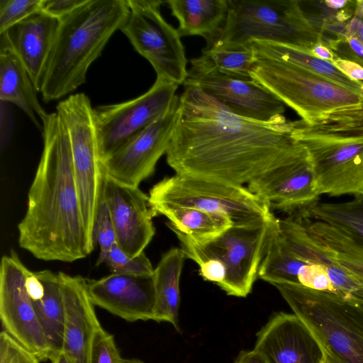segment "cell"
<instances>
[{"label": "cell", "mask_w": 363, "mask_h": 363, "mask_svg": "<svg viewBox=\"0 0 363 363\" xmlns=\"http://www.w3.org/2000/svg\"><path fill=\"white\" fill-rule=\"evenodd\" d=\"M129 13L121 28L134 49L152 66L157 78L178 85L187 77L181 36L162 17L158 0H127Z\"/></svg>", "instance_id": "30bf717a"}, {"label": "cell", "mask_w": 363, "mask_h": 363, "mask_svg": "<svg viewBox=\"0 0 363 363\" xmlns=\"http://www.w3.org/2000/svg\"><path fill=\"white\" fill-rule=\"evenodd\" d=\"M123 363H145V362L140 359L130 358V359H123Z\"/></svg>", "instance_id": "f907efd6"}, {"label": "cell", "mask_w": 363, "mask_h": 363, "mask_svg": "<svg viewBox=\"0 0 363 363\" xmlns=\"http://www.w3.org/2000/svg\"><path fill=\"white\" fill-rule=\"evenodd\" d=\"M324 44L329 47L337 58L351 61L363 67V41L352 35H340L326 39Z\"/></svg>", "instance_id": "74e56055"}, {"label": "cell", "mask_w": 363, "mask_h": 363, "mask_svg": "<svg viewBox=\"0 0 363 363\" xmlns=\"http://www.w3.org/2000/svg\"><path fill=\"white\" fill-rule=\"evenodd\" d=\"M167 226L176 234L185 256L198 264L201 277L220 287L227 274L223 262L211 255L202 245L193 240L178 229L168 224Z\"/></svg>", "instance_id": "d6a6232c"}, {"label": "cell", "mask_w": 363, "mask_h": 363, "mask_svg": "<svg viewBox=\"0 0 363 363\" xmlns=\"http://www.w3.org/2000/svg\"><path fill=\"white\" fill-rule=\"evenodd\" d=\"M94 306L128 322L154 320L156 289L153 275L113 274L87 281Z\"/></svg>", "instance_id": "d6986e66"}, {"label": "cell", "mask_w": 363, "mask_h": 363, "mask_svg": "<svg viewBox=\"0 0 363 363\" xmlns=\"http://www.w3.org/2000/svg\"><path fill=\"white\" fill-rule=\"evenodd\" d=\"M50 360L52 363H68L62 351L54 354Z\"/></svg>", "instance_id": "c3c4849f"}, {"label": "cell", "mask_w": 363, "mask_h": 363, "mask_svg": "<svg viewBox=\"0 0 363 363\" xmlns=\"http://www.w3.org/2000/svg\"><path fill=\"white\" fill-rule=\"evenodd\" d=\"M185 257L181 248H172L162 256L154 272L156 289L154 320L168 322L177 331H180L179 279Z\"/></svg>", "instance_id": "4316f807"}, {"label": "cell", "mask_w": 363, "mask_h": 363, "mask_svg": "<svg viewBox=\"0 0 363 363\" xmlns=\"http://www.w3.org/2000/svg\"><path fill=\"white\" fill-rule=\"evenodd\" d=\"M42 0H1L0 34L41 11Z\"/></svg>", "instance_id": "d590c367"}, {"label": "cell", "mask_w": 363, "mask_h": 363, "mask_svg": "<svg viewBox=\"0 0 363 363\" xmlns=\"http://www.w3.org/2000/svg\"><path fill=\"white\" fill-rule=\"evenodd\" d=\"M256 351L268 363H325L326 354L295 313H274L257 334Z\"/></svg>", "instance_id": "ac0fdd59"}, {"label": "cell", "mask_w": 363, "mask_h": 363, "mask_svg": "<svg viewBox=\"0 0 363 363\" xmlns=\"http://www.w3.org/2000/svg\"><path fill=\"white\" fill-rule=\"evenodd\" d=\"M352 3V1L343 0V1H325L323 4L328 9L335 11H340L349 6Z\"/></svg>", "instance_id": "bcb514c9"}, {"label": "cell", "mask_w": 363, "mask_h": 363, "mask_svg": "<svg viewBox=\"0 0 363 363\" xmlns=\"http://www.w3.org/2000/svg\"><path fill=\"white\" fill-rule=\"evenodd\" d=\"M58 274L65 310L62 351L68 363H90L93 338L101 325L89 295L87 280L78 275Z\"/></svg>", "instance_id": "ffe728a7"}, {"label": "cell", "mask_w": 363, "mask_h": 363, "mask_svg": "<svg viewBox=\"0 0 363 363\" xmlns=\"http://www.w3.org/2000/svg\"><path fill=\"white\" fill-rule=\"evenodd\" d=\"M56 112L68 133L84 227L94 247L92 229L102 182L94 108L86 95L77 93L59 102Z\"/></svg>", "instance_id": "9c48e42d"}, {"label": "cell", "mask_w": 363, "mask_h": 363, "mask_svg": "<svg viewBox=\"0 0 363 363\" xmlns=\"http://www.w3.org/2000/svg\"><path fill=\"white\" fill-rule=\"evenodd\" d=\"M312 238L339 264L363 281V244L325 223L309 218L298 220Z\"/></svg>", "instance_id": "83f0119b"}, {"label": "cell", "mask_w": 363, "mask_h": 363, "mask_svg": "<svg viewBox=\"0 0 363 363\" xmlns=\"http://www.w3.org/2000/svg\"><path fill=\"white\" fill-rule=\"evenodd\" d=\"M254 60L250 48L234 50L206 47L202 54L191 59L190 62L233 77L250 79Z\"/></svg>", "instance_id": "1f68e13d"}, {"label": "cell", "mask_w": 363, "mask_h": 363, "mask_svg": "<svg viewBox=\"0 0 363 363\" xmlns=\"http://www.w3.org/2000/svg\"><path fill=\"white\" fill-rule=\"evenodd\" d=\"M293 138L306 148L320 196L363 194V125L292 121Z\"/></svg>", "instance_id": "8992f818"}, {"label": "cell", "mask_w": 363, "mask_h": 363, "mask_svg": "<svg viewBox=\"0 0 363 363\" xmlns=\"http://www.w3.org/2000/svg\"><path fill=\"white\" fill-rule=\"evenodd\" d=\"M345 35L356 36L363 41V19L353 16L346 26Z\"/></svg>", "instance_id": "ee69618b"}, {"label": "cell", "mask_w": 363, "mask_h": 363, "mask_svg": "<svg viewBox=\"0 0 363 363\" xmlns=\"http://www.w3.org/2000/svg\"><path fill=\"white\" fill-rule=\"evenodd\" d=\"M250 77L308 124L335 110L363 102L360 94L306 69L269 58L255 57Z\"/></svg>", "instance_id": "52a82bcc"}, {"label": "cell", "mask_w": 363, "mask_h": 363, "mask_svg": "<svg viewBox=\"0 0 363 363\" xmlns=\"http://www.w3.org/2000/svg\"><path fill=\"white\" fill-rule=\"evenodd\" d=\"M311 53L323 60L334 62L337 58L332 50L324 43L316 45L312 50Z\"/></svg>", "instance_id": "f6af8a7d"}, {"label": "cell", "mask_w": 363, "mask_h": 363, "mask_svg": "<svg viewBox=\"0 0 363 363\" xmlns=\"http://www.w3.org/2000/svg\"><path fill=\"white\" fill-rule=\"evenodd\" d=\"M291 131L284 116L269 122L246 118L185 86L167 162L177 174L242 186L307 151Z\"/></svg>", "instance_id": "6da1fadb"}, {"label": "cell", "mask_w": 363, "mask_h": 363, "mask_svg": "<svg viewBox=\"0 0 363 363\" xmlns=\"http://www.w3.org/2000/svg\"><path fill=\"white\" fill-rule=\"evenodd\" d=\"M179 85L157 78L133 99L94 108L101 162L153 123L170 106Z\"/></svg>", "instance_id": "7c38bea8"}, {"label": "cell", "mask_w": 363, "mask_h": 363, "mask_svg": "<svg viewBox=\"0 0 363 363\" xmlns=\"http://www.w3.org/2000/svg\"><path fill=\"white\" fill-rule=\"evenodd\" d=\"M155 216L163 215L167 223L198 243L203 244L220 235L233 225L226 216L181 206H162L152 210Z\"/></svg>", "instance_id": "f1b7e54d"}, {"label": "cell", "mask_w": 363, "mask_h": 363, "mask_svg": "<svg viewBox=\"0 0 363 363\" xmlns=\"http://www.w3.org/2000/svg\"><path fill=\"white\" fill-rule=\"evenodd\" d=\"M250 47L255 58H269L301 67L363 95V82L351 79L333 63L320 59L310 52L264 40H253Z\"/></svg>", "instance_id": "d4e9b609"}, {"label": "cell", "mask_w": 363, "mask_h": 363, "mask_svg": "<svg viewBox=\"0 0 363 363\" xmlns=\"http://www.w3.org/2000/svg\"><path fill=\"white\" fill-rule=\"evenodd\" d=\"M279 227L281 239L296 257L326 269L337 294L347 297L363 291V281L339 264L312 238L303 224L287 216L279 218Z\"/></svg>", "instance_id": "7402d4cb"}, {"label": "cell", "mask_w": 363, "mask_h": 363, "mask_svg": "<svg viewBox=\"0 0 363 363\" xmlns=\"http://www.w3.org/2000/svg\"><path fill=\"white\" fill-rule=\"evenodd\" d=\"M308 263L296 257L281 239L279 230L271 240L261 262L258 277L272 284L298 285V277Z\"/></svg>", "instance_id": "4dcf8cb0"}, {"label": "cell", "mask_w": 363, "mask_h": 363, "mask_svg": "<svg viewBox=\"0 0 363 363\" xmlns=\"http://www.w3.org/2000/svg\"><path fill=\"white\" fill-rule=\"evenodd\" d=\"M294 313L310 328L330 363H363V309L337 294L276 284Z\"/></svg>", "instance_id": "5b68a950"}, {"label": "cell", "mask_w": 363, "mask_h": 363, "mask_svg": "<svg viewBox=\"0 0 363 363\" xmlns=\"http://www.w3.org/2000/svg\"><path fill=\"white\" fill-rule=\"evenodd\" d=\"M86 0H42L41 11L59 21L72 13Z\"/></svg>", "instance_id": "60d3db41"}, {"label": "cell", "mask_w": 363, "mask_h": 363, "mask_svg": "<svg viewBox=\"0 0 363 363\" xmlns=\"http://www.w3.org/2000/svg\"><path fill=\"white\" fill-rule=\"evenodd\" d=\"M301 218L325 223L363 244V194L345 202H318Z\"/></svg>", "instance_id": "f546056e"}, {"label": "cell", "mask_w": 363, "mask_h": 363, "mask_svg": "<svg viewBox=\"0 0 363 363\" xmlns=\"http://www.w3.org/2000/svg\"><path fill=\"white\" fill-rule=\"evenodd\" d=\"M354 16L363 19V0L356 1V8Z\"/></svg>", "instance_id": "681fc988"}, {"label": "cell", "mask_w": 363, "mask_h": 363, "mask_svg": "<svg viewBox=\"0 0 363 363\" xmlns=\"http://www.w3.org/2000/svg\"><path fill=\"white\" fill-rule=\"evenodd\" d=\"M128 13L127 0H86L60 21L40 89L44 101L60 99L85 83L90 65Z\"/></svg>", "instance_id": "3957f363"}, {"label": "cell", "mask_w": 363, "mask_h": 363, "mask_svg": "<svg viewBox=\"0 0 363 363\" xmlns=\"http://www.w3.org/2000/svg\"><path fill=\"white\" fill-rule=\"evenodd\" d=\"M148 196L152 210L194 208L225 215L233 225L254 224L274 216L269 203L247 187L177 174L155 184Z\"/></svg>", "instance_id": "ba28073f"}, {"label": "cell", "mask_w": 363, "mask_h": 363, "mask_svg": "<svg viewBox=\"0 0 363 363\" xmlns=\"http://www.w3.org/2000/svg\"><path fill=\"white\" fill-rule=\"evenodd\" d=\"M92 241L99 247L96 265L105 263L112 246L116 243V237L106 203L101 193L92 229Z\"/></svg>", "instance_id": "836d02e7"}, {"label": "cell", "mask_w": 363, "mask_h": 363, "mask_svg": "<svg viewBox=\"0 0 363 363\" xmlns=\"http://www.w3.org/2000/svg\"><path fill=\"white\" fill-rule=\"evenodd\" d=\"M247 189L265 200L271 210L296 217L319 202L308 151L294 160L272 168L247 184Z\"/></svg>", "instance_id": "e0dca14e"}, {"label": "cell", "mask_w": 363, "mask_h": 363, "mask_svg": "<svg viewBox=\"0 0 363 363\" xmlns=\"http://www.w3.org/2000/svg\"><path fill=\"white\" fill-rule=\"evenodd\" d=\"M101 193L113 222L116 244L130 257L143 252L155 233L149 196L138 187L122 184L103 171Z\"/></svg>", "instance_id": "2e32d148"}, {"label": "cell", "mask_w": 363, "mask_h": 363, "mask_svg": "<svg viewBox=\"0 0 363 363\" xmlns=\"http://www.w3.org/2000/svg\"><path fill=\"white\" fill-rule=\"evenodd\" d=\"M228 1L225 23L208 47L244 50L253 40H264L311 52L324 43L323 32L308 21L298 0Z\"/></svg>", "instance_id": "277c9868"}, {"label": "cell", "mask_w": 363, "mask_h": 363, "mask_svg": "<svg viewBox=\"0 0 363 363\" xmlns=\"http://www.w3.org/2000/svg\"><path fill=\"white\" fill-rule=\"evenodd\" d=\"M298 285L314 290L336 294L326 269L320 265L306 264L298 277Z\"/></svg>", "instance_id": "ab89813d"}, {"label": "cell", "mask_w": 363, "mask_h": 363, "mask_svg": "<svg viewBox=\"0 0 363 363\" xmlns=\"http://www.w3.org/2000/svg\"><path fill=\"white\" fill-rule=\"evenodd\" d=\"M325 363H330V362L325 359Z\"/></svg>", "instance_id": "816d5d0a"}, {"label": "cell", "mask_w": 363, "mask_h": 363, "mask_svg": "<svg viewBox=\"0 0 363 363\" xmlns=\"http://www.w3.org/2000/svg\"><path fill=\"white\" fill-rule=\"evenodd\" d=\"M179 109V96L176 95L164 113L101 162L102 171L122 184L138 187L152 174L157 161L166 154Z\"/></svg>", "instance_id": "5bb4252c"}, {"label": "cell", "mask_w": 363, "mask_h": 363, "mask_svg": "<svg viewBox=\"0 0 363 363\" xmlns=\"http://www.w3.org/2000/svg\"><path fill=\"white\" fill-rule=\"evenodd\" d=\"M235 363H268L267 359L255 350L241 351Z\"/></svg>", "instance_id": "7bdbcfd3"}, {"label": "cell", "mask_w": 363, "mask_h": 363, "mask_svg": "<svg viewBox=\"0 0 363 363\" xmlns=\"http://www.w3.org/2000/svg\"><path fill=\"white\" fill-rule=\"evenodd\" d=\"M191 65L184 86L201 89L246 118L269 122L284 116V103L252 79L236 78L193 62Z\"/></svg>", "instance_id": "9a60e30c"}, {"label": "cell", "mask_w": 363, "mask_h": 363, "mask_svg": "<svg viewBox=\"0 0 363 363\" xmlns=\"http://www.w3.org/2000/svg\"><path fill=\"white\" fill-rule=\"evenodd\" d=\"M59 26L58 19L40 11L0 34L28 71L38 91Z\"/></svg>", "instance_id": "44dd1931"}, {"label": "cell", "mask_w": 363, "mask_h": 363, "mask_svg": "<svg viewBox=\"0 0 363 363\" xmlns=\"http://www.w3.org/2000/svg\"><path fill=\"white\" fill-rule=\"evenodd\" d=\"M35 274L43 285L44 293L39 299L32 301L50 349V359L62 350L65 310L61 281L58 273L48 269L35 272Z\"/></svg>", "instance_id": "484cf974"}, {"label": "cell", "mask_w": 363, "mask_h": 363, "mask_svg": "<svg viewBox=\"0 0 363 363\" xmlns=\"http://www.w3.org/2000/svg\"><path fill=\"white\" fill-rule=\"evenodd\" d=\"M30 271L12 251L0 264V319L2 330L35 354L50 359V349L26 288Z\"/></svg>", "instance_id": "4fadbf2b"}, {"label": "cell", "mask_w": 363, "mask_h": 363, "mask_svg": "<svg viewBox=\"0 0 363 363\" xmlns=\"http://www.w3.org/2000/svg\"><path fill=\"white\" fill-rule=\"evenodd\" d=\"M105 263L111 273L133 275H153L155 269L143 252L130 257L115 243L111 248Z\"/></svg>", "instance_id": "e575fe53"}, {"label": "cell", "mask_w": 363, "mask_h": 363, "mask_svg": "<svg viewBox=\"0 0 363 363\" xmlns=\"http://www.w3.org/2000/svg\"><path fill=\"white\" fill-rule=\"evenodd\" d=\"M40 121L43 149L18 225V244L39 259L72 262L94 247L84 227L66 127L57 112Z\"/></svg>", "instance_id": "7a4b0ae2"}, {"label": "cell", "mask_w": 363, "mask_h": 363, "mask_svg": "<svg viewBox=\"0 0 363 363\" xmlns=\"http://www.w3.org/2000/svg\"><path fill=\"white\" fill-rule=\"evenodd\" d=\"M166 3L179 21L180 36H202L207 41L206 47L221 31L229 8L228 0H170Z\"/></svg>", "instance_id": "cb8c5ba5"}, {"label": "cell", "mask_w": 363, "mask_h": 363, "mask_svg": "<svg viewBox=\"0 0 363 363\" xmlns=\"http://www.w3.org/2000/svg\"><path fill=\"white\" fill-rule=\"evenodd\" d=\"M333 64L351 79L363 82V67L345 60L336 58Z\"/></svg>", "instance_id": "b9f144b4"}, {"label": "cell", "mask_w": 363, "mask_h": 363, "mask_svg": "<svg viewBox=\"0 0 363 363\" xmlns=\"http://www.w3.org/2000/svg\"><path fill=\"white\" fill-rule=\"evenodd\" d=\"M0 363H40V359L7 332L1 330Z\"/></svg>", "instance_id": "f35d334b"}, {"label": "cell", "mask_w": 363, "mask_h": 363, "mask_svg": "<svg viewBox=\"0 0 363 363\" xmlns=\"http://www.w3.org/2000/svg\"><path fill=\"white\" fill-rule=\"evenodd\" d=\"M279 230V218L274 216L254 224L232 225L201 244L225 264L227 274L220 288L228 295L246 297L250 293L268 246Z\"/></svg>", "instance_id": "8fae6325"}, {"label": "cell", "mask_w": 363, "mask_h": 363, "mask_svg": "<svg viewBox=\"0 0 363 363\" xmlns=\"http://www.w3.org/2000/svg\"><path fill=\"white\" fill-rule=\"evenodd\" d=\"M33 82L19 60L7 43L0 38V99L11 102L29 117L40 130V120L48 113L40 105Z\"/></svg>", "instance_id": "603a6c76"}, {"label": "cell", "mask_w": 363, "mask_h": 363, "mask_svg": "<svg viewBox=\"0 0 363 363\" xmlns=\"http://www.w3.org/2000/svg\"><path fill=\"white\" fill-rule=\"evenodd\" d=\"M363 309V291L345 297Z\"/></svg>", "instance_id": "7dc6e473"}, {"label": "cell", "mask_w": 363, "mask_h": 363, "mask_svg": "<svg viewBox=\"0 0 363 363\" xmlns=\"http://www.w3.org/2000/svg\"><path fill=\"white\" fill-rule=\"evenodd\" d=\"M113 335L101 326L95 333L90 363H123Z\"/></svg>", "instance_id": "8d00e7d4"}]
</instances>
